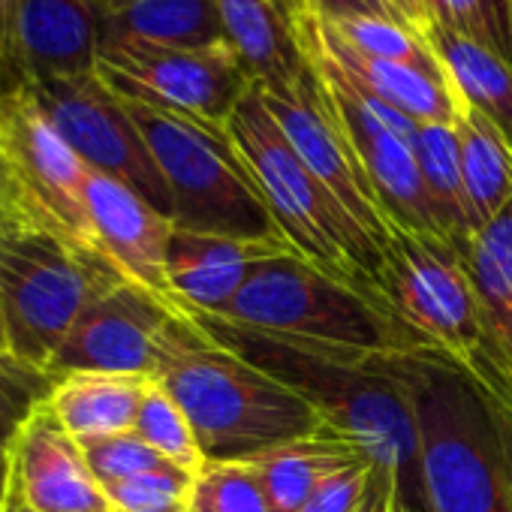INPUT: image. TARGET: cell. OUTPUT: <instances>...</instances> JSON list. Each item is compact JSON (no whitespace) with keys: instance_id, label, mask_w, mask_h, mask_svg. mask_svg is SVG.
<instances>
[{"instance_id":"10","label":"cell","mask_w":512,"mask_h":512,"mask_svg":"<svg viewBox=\"0 0 512 512\" xmlns=\"http://www.w3.org/2000/svg\"><path fill=\"white\" fill-rule=\"evenodd\" d=\"M97 76L121 100L154 106L211 127H226L235 106L253 88L229 46H100Z\"/></svg>"},{"instance_id":"37","label":"cell","mask_w":512,"mask_h":512,"mask_svg":"<svg viewBox=\"0 0 512 512\" xmlns=\"http://www.w3.org/2000/svg\"><path fill=\"white\" fill-rule=\"evenodd\" d=\"M22 0H0V85L10 88L19 82L16 67V28Z\"/></svg>"},{"instance_id":"3","label":"cell","mask_w":512,"mask_h":512,"mask_svg":"<svg viewBox=\"0 0 512 512\" xmlns=\"http://www.w3.org/2000/svg\"><path fill=\"white\" fill-rule=\"evenodd\" d=\"M154 380L184 410L205 464L250 461L329 428L308 398L211 341L187 314Z\"/></svg>"},{"instance_id":"13","label":"cell","mask_w":512,"mask_h":512,"mask_svg":"<svg viewBox=\"0 0 512 512\" xmlns=\"http://www.w3.org/2000/svg\"><path fill=\"white\" fill-rule=\"evenodd\" d=\"M181 317L184 311L175 302L124 281L76 320L46 374L58 380L64 374L100 371L154 380Z\"/></svg>"},{"instance_id":"17","label":"cell","mask_w":512,"mask_h":512,"mask_svg":"<svg viewBox=\"0 0 512 512\" xmlns=\"http://www.w3.org/2000/svg\"><path fill=\"white\" fill-rule=\"evenodd\" d=\"M284 253H296L293 244L175 229L166 260L172 302L181 311L217 317L256 269Z\"/></svg>"},{"instance_id":"8","label":"cell","mask_w":512,"mask_h":512,"mask_svg":"<svg viewBox=\"0 0 512 512\" xmlns=\"http://www.w3.org/2000/svg\"><path fill=\"white\" fill-rule=\"evenodd\" d=\"M380 296L425 350L449 356L485 389L509 401V389L485 341L464 253L452 241L389 226L380 263Z\"/></svg>"},{"instance_id":"23","label":"cell","mask_w":512,"mask_h":512,"mask_svg":"<svg viewBox=\"0 0 512 512\" xmlns=\"http://www.w3.org/2000/svg\"><path fill=\"white\" fill-rule=\"evenodd\" d=\"M148 386L151 377L79 371L58 377L46 401L70 437L91 443L133 431Z\"/></svg>"},{"instance_id":"35","label":"cell","mask_w":512,"mask_h":512,"mask_svg":"<svg viewBox=\"0 0 512 512\" xmlns=\"http://www.w3.org/2000/svg\"><path fill=\"white\" fill-rule=\"evenodd\" d=\"M428 7H431L434 25H443V28L464 34V37H473V40L491 46L497 55H503L500 40H497V28L491 22L488 0H428Z\"/></svg>"},{"instance_id":"20","label":"cell","mask_w":512,"mask_h":512,"mask_svg":"<svg viewBox=\"0 0 512 512\" xmlns=\"http://www.w3.org/2000/svg\"><path fill=\"white\" fill-rule=\"evenodd\" d=\"M100 7L94 0H22L16 28L19 82L97 73Z\"/></svg>"},{"instance_id":"42","label":"cell","mask_w":512,"mask_h":512,"mask_svg":"<svg viewBox=\"0 0 512 512\" xmlns=\"http://www.w3.org/2000/svg\"><path fill=\"white\" fill-rule=\"evenodd\" d=\"M497 407H500V422H503V437H506V449H509V461H512V401L497 395Z\"/></svg>"},{"instance_id":"45","label":"cell","mask_w":512,"mask_h":512,"mask_svg":"<svg viewBox=\"0 0 512 512\" xmlns=\"http://www.w3.org/2000/svg\"><path fill=\"white\" fill-rule=\"evenodd\" d=\"M392 512H413L404 500H401V494L395 491V500H392Z\"/></svg>"},{"instance_id":"4","label":"cell","mask_w":512,"mask_h":512,"mask_svg":"<svg viewBox=\"0 0 512 512\" xmlns=\"http://www.w3.org/2000/svg\"><path fill=\"white\" fill-rule=\"evenodd\" d=\"M217 320L326 353L425 350L395 320L383 296L308 263L299 253H284L256 269Z\"/></svg>"},{"instance_id":"49","label":"cell","mask_w":512,"mask_h":512,"mask_svg":"<svg viewBox=\"0 0 512 512\" xmlns=\"http://www.w3.org/2000/svg\"><path fill=\"white\" fill-rule=\"evenodd\" d=\"M0 91H7V88H4V85H0Z\"/></svg>"},{"instance_id":"9","label":"cell","mask_w":512,"mask_h":512,"mask_svg":"<svg viewBox=\"0 0 512 512\" xmlns=\"http://www.w3.org/2000/svg\"><path fill=\"white\" fill-rule=\"evenodd\" d=\"M0 166L19 223L94 244L85 205L88 166L64 142L25 82L0 91Z\"/></svg>"},{"instance_id":"14","label":"cell","mask_w":512,"mask_h":512,"mask_svg":"<svg viewBox=\"0 0 512 512\" xmlns=\"http://www.w3.org/2000/svg\"><path fill=\"white\" fill-rule=\"evenodd\" d=\"M260 97L284 130V136L290 139V145L296 148V154L305 160V166L326 184V190L359 223V229L383 250L389 223L317 67L311 64V70L293 91H260Z\"/></svg>"},{"instance_id":"30","label":"cell","mask_w":512,"mask_h":512,"mask_svg":"<svg viewBox=\"0 0 512 512\" xmlns=\"http://www.w3.org/2000/svg\"><path fill=\"white\" fill-rule=\"evenodd\" d=\"M190 512H272V506L247 461H217L196 473Z\"/></svg>"},{"instance_id":"47","label":"cell","mask_w":512,"mask_h":512,"mask_svg":"<svg viewBox=\"0 0 512 512\" xmlns=\"http://www.w3.org/2000/svg\"><path fill=\"white\" fill-rule=\"evenodd\" d=\"M97 7H109V4H121V0H94Z\"/></svg>"},{"instance_id":"11","label":"cell","mask_w":512,"mask_h":512,"mask_svg":"<svg viewBox=\"0 0 512 512\" xmlns=\"http://www.w3.org/2000/svg\"><path fill=\"white\" fill-rule=\"evenodd\" d=\"M25 85L88 169L124 181L157 211L172 217V196L142 130L127 103L97 73Z\"/></svg>"},{"instance_id":"24","label":"cell","mask_w":512,"mask_h":512,"mask_svg":"<svg viewBox=\"0 0 512 512\" xmlns=\"http://www.w3.org/2000/svg\"><path fill=\"white\" fill-rule=\"evenodd\" d=\"M359 461L374 458L344 434L323 428L317 434L256 455L247 464L260 476L272 512H302V506L329 476Z\"/></svg>"},{"instance_id":"38","label":"cell","mask_w":512,"mask_h":512,"mask_svg":"<svg viewBox=\"0 0 512 512\" xmlns=\"http://www.w3.org/2000/svg\"><path fill=\"white\" fill-rule=\"evenodd\" d=\"M395 473L386 470V467H374V479H371V488L359 506V512H392V500H395Z\"/></svg>"},{"instance_id":"43","label":"cell","mask_w":512,"mask_h":512,"mask_svg":"<svg viewBox=\"0 0 512 512\" xmlns=\"http://www.w3.org/2000/svg\"><path fill=\"white\" fill-rule=\"evenodd\" d=\"M4 512H34V509L25 503V497L19 494L16 482H13V491H10V500H7V509H4Z\"/></svg>"},{"instance_id":"22","label":"cell","mask_w":512,"mask_h":512,"mask_svg":"<svg viewBox=\"0 0 512 512\" xmlns=\"http://www.w3.org/2000/svg\"><path fill=\"white\" fill-rule=\"evenodd\" d=\"M491 359L512 401V202L464 247Z\"/></svg>"},{"instance_id":"16","label":"cell","mask_w":512,"mask_h":512,"mask_svg":"<svg viewBox=\"0 0 512 512\" xmlns=\"http://www.w3.org/2000/svg\"><path fill=\"white\" fill-rule=\"evenodd\" d=\"M13 482L34 512L112 509L85 461L82 443L58 422L49 401L37 404L16 437Z\"/></svg>"},{"instance_id":"44","label":"cell","mask_w":512,"mask_h":512,"mask_svg":"<svg viewBox=\"0 0 512 512\" xmlns=\"http://www.w3.org/2000/svg\"><path fill=\"white\" fill-rule=\"evenodd\" d=\"M0 353H10V344H7V326H4V311H0Z\"/></svg>"},{"instance_id":"46","label":"cell","mask_w":512,"mask_h":512,"mask_svg":"<svg viewBox=\"0 0 512 512\" xmlns=\"http://www.w3.org/2000/svg\"><path fill=\"white\" fill-rule=\"evenodd\" d=\"M287 4H293L296 10H302V13H305V0H287Z\"/></svg>"},{"instance_id":"21","label":"cell","mask_w":512,"mask_h":512,"mask_svg":"<svg viewBox=\"0 0 512 512\" xmlns=\"http://www.w3.org/2000/svg\"><path fill=\"white\" fill-rule=\"evenodd\" d=\"M226 46L217 0H121L100 7V46Z\"/></svg>"},{"instance_id":"1","label":"cell","mask_w":512,"mask_h":512,"mask_svg":"<svg viewBox=\"0 0 512 512\" xmlns=\"http://www.w3.org/2000/svg\"><path fill=\"white\" fill-rule=\"evenodd\" d=\"M184 314L211 341L308 398L332 431L359 443L374 464L395 473L398 494L413 512H425L413 407L389 368L395 353H326L229 326L211 314Z\"/></svg>"},{"instance_id":"27","label":"cell","mask_w":512,"mask_h":512,"mask_svg":"<svg viewBox=\"0 0 512 512\" xmlns=\"http://www.w3.org/2000/svg\"><path fill=\"white\" fill-rule=\"evenodd\" d=\"M413 151L422 169V181L437 217V226L446 241H452L461 253L476 235V223L470 214L464 178H461V157L455 127L449 124H419L413 136Z\"/></svg>"},{"instance_id":"40","label":"cell","mask_w":512,"mask_h":512,"mask_svg":"<svg viewBox=\"0 0 512 512\" xmlns=\"http://www.w3.org/2000/svg\"><path fill=\"white\" fill-rule=\"evenodd\" d=\"M488 10H491V22L497 28L500 52L506 61H512V7H509V0H488Z\"/></svg>"},{"instance_id":"12","label":"cell","mask_w":512,"mask_h":512,"mask_svg":"<svg viewBox=\"0 0 512 512\" xmlns=\"http://www.w3.org/2000/svg\"><path fill=\"white\" fill-rule=\"evenodd\" d=\"M311 64L323 76L329 97L356 145V154L368 172L386 223L443 238L413 151V136L419 124L404 118L392 106L380 103L377 97H371L368 91H362L323 61L311 58Z\"/></svg>"},{"instance_id":"39","label":"cell","mask_w":512,"mask_h":512,"mask_svg":"<svg viewBox=\"0 0 512 512\" xmlns=\"http://www.w3.org/2000/svg\"><path fill=\"white\" fill-rule=\"evenodd\" d=\"M389 7L419 34H428V28L434 25L428 0H389Z\"/></svg>"},{"instance_id":"33","label":"cell","mask_w":512,"mask_h":512,"mask_svg":"<svg viewBox=\"0 0 512 512\" xmlns=\"http://www.w3.org/2000/svg\"><path fill=\"white\" fill-rule=\"evenodd\" d=\"M82 449H85V461H88L91 473L97 476V482L103 488L169 464L136 431L103 437V440H91V443H82Z\"/></svg>"},{"instance_id":"25","label":"cell","mask_w":512,"mask_h":512,"mask_svg":"<svg viewBox=\"0 0 512 512\" xmlns=\"http://www.w3.org/2000/svg\"><path fill=\"white\" fill-rule=\"evenodd\" d=\"M425 37L458 103L485 115L512 145V61L443 25H431Z\"/></svg>"},{"instance_id":"2","label":"cell","mask_w":512,"mask_h":512,"mask_svg":"<svg viewBox=\"0 0 512 512\" xmlns=\"http://www.w3.org/2000/svg\"><path fill=\"white\" fill-rule=\"evenodd\" d=\"M410 395L425 512H512V461L497 395L434 350L395 353Z\"/></svg>"},{"instance_id":"31","label":"cell","mask_w":512,"mask_h":512,"mask_svg":"<svg viewBox=\"0 0 512 512\" xmlns=\"http://www.w3.org/2000/svg\"><path fill=\"white\" fill-rule=\"evenodd\" d=\"M196 473L163 464L133 479L106 485V500L115 512H190Z\"/></svg>"},{"instance_id":"34","label":"cell","mask_w":512,"mask_h":512,"mask_svg":"<svg viewBox=\"0 0 512 512\" xmlns=\"http://www.w3.org/2000/svg\"><path fill=\"white\" fill-rule=\"evenodd\" d=\"M374 467H377L374 461H359V464L338 470L311 494V500L302 506V512H359V506L371 488Z\"/></svg>"},{"instance_id":"48","label":"cell","mask_w":512,"mask_h":512,"mask_svg":"<svg viewBox=\"0 0 512 512\" xmlns=\"http://www.w3.org/2000/svg\"><path fill=\"white\" fill-rule=\"evenodd\" d=\"M100 512H115V509H100Z\"/></svg>"},{"instance_id":"5","label":"cell","mask_w":512,"mask_h":512,"mask_svg":"<svg viewBox=\"0 0 512 512\" xmlns=\"http://www.w3.org/2000/svg\"><path fill=\"white\" fill-rule=\"evenodd\" d=\"M226 133L293 250L308 263L380 296L383 250L305 166L256 88L235 106Z\"/></svg>"},{"instance_id":"32","label":"cell","mask_w":512,"mask_h":512,"mask_svg":"<svg viewBox=\"0 0 512 512\" xmlns=\"http://www.w3.org/2000/svg\"><path fill=\"white\" fill-rule=\"evenodd\" d=\"M332 31L350 49H356V52H362L368 58L398 61V64H413V67H440V61H437L428 37L419 34L416 28L404 25V22H392V19H359V22L335 25Z\"/></svg>"},{"instance_id":"29","label":"cell","mask_w":512,"mask_h":512,"mask_svg":"<svg viewBox=\"0 0 512 512\" xmlns=\"http://www.w3.org/2000/svg\"><path fill=\"white\" fill-rule=\"evenodd\" d=\"M154 452H160L169 464H178L190 473H199L205 458L199 452L196 434L184 416V410L178 407V401L157 383L151 380L139 416H136V428H133Z\"/></svg>"},{"instance_id":"15","label":"cell","mask_w":512,"mask_h":512,"mask_svg":"<svg viewBox=\"0 0 512 512\" xmlns=\"http://www.w3.org/2000/svg\"><path fill=\"white\" fill-rule=\"evenodd\" d=\"M85 205L94 244L121 269V275L172 302L166 260L175 220L157 211L124 181L88 169Z\"/></svg>"},{"instance_id":"28","label":"cell","mask_w":512,"mask_h":512,"mask_svg":"<svg viewBox=\"0 0 512 512\" xmlns=\"http://www.w3.org/2000/svg\"><path fill=\"white\" fill-rule=\"evenodd\" d=\"M52 377L10 353H0V512L7 509L13 491L16 437L25 419L52 392Z\"/></svg>"},{"instance_id":"26","label":"cell","mask_w":512,"mask_h":512,"mask_svg":"<svg viewBox=\"0 0 512 512\" xmlns=\"http://www.w3.org/2000/svg\"><path fill=\"white\" fill-rule=\"evenodd\" d=\"M452 127L470 214L479 232L512 202V145L485 115L464 106Z\"/></svg>"},{"instance_id":"18","label":"cell","mask_w":512,"mask_h":512,"mask_svg":"<svg viewBox=\"0 0 512 512\" xmlns=\"http://www.w3.org/2000/svg\"><path fill=\"white\" fill-rule=\"evenodd\" d=\"M305 46L308 55L338 70L344 79L392 106L416 124H455L461 103L443 73V67H413L398 61L368 58L350 49L332 28L314 22L305 13Z\"/></svg>"},{"instance_id":"7","label":"cell","mask_w":512,"mask_h":512,"mask_svg":"<svg viewBox=\"0 0 512 512\" xmlns=\"http://www.w3.org/2000/svg\"><path fill=\"white\" fill-rule=\"evenodd\" d=\"M124 103L166 181L175 229L287 241L226 127L199 124L130 100Z\"/></svg>"},{"instance_id":"36","label":"cell","mask_w":512,"mask_h":512,"mask_svg":"<svg viewBox=\"0 0 512 512\" xmlns=\"http://www.w3.org/2000/svg\"><path fill=\"white\" fill-rule=\"evenodd\" d=\"M305 13L317 19L320 25H344V22H359V19H392L404 22L389 0H305ZM407 25V22H404Z\"/></svg>"},{"instance_id":"41","label":"cell","mask_w":512,"mask_h":512,"mask_svg":"<svg viewBox=\"0 0 512 512\" xmlns=\"http://www.w3.org/2000/svg\"><path fill=\"white\" fill-rule=\"evenodd\" d=\"M16 223H19V214H16L13 190H10V181H7L4 166H0V229H4V226H16Z\"/></svg>"},{"instance_id":"50","label":"cell","mask_w":512,"mask_h":512,"mask_svg":"<svg viewBox=\"0 0 512 512\" xmlns=\"http://www.w3.org/2000/svg\"><path fill=\"white\" fill-rule=\"evenodd\" d=\"M509 7H512V0H509Z\"/></svg>"},{"instance_id":"19","label":"cell","mask_w":512,"mask_h":512,"mask_svg":"<svg viewBox=\"0 0 512 512\" xmlns=\"http://www.w3.org/2000/svg\"><path fill=\"white\" fill-rule=\"evenodd\" d=\"M226 46L263 94L293 91L311 70L305 13L287 0H217Z\"/></svg>"},{"instance_id":"6","label":"cell","mask_w":512,"mask_h":512,"mask_svg":"<svg viewBox=\"0 0 512 512\" xmlns=\"http://www.w3.org/2000/svg\"><path fill=\"white\" fill-rule=\"evenodd\" d=\"M127 278L85 241L16 223L0 229V311L10 356L49 368L76 320Z\"/></svg>"}]
</instances>
